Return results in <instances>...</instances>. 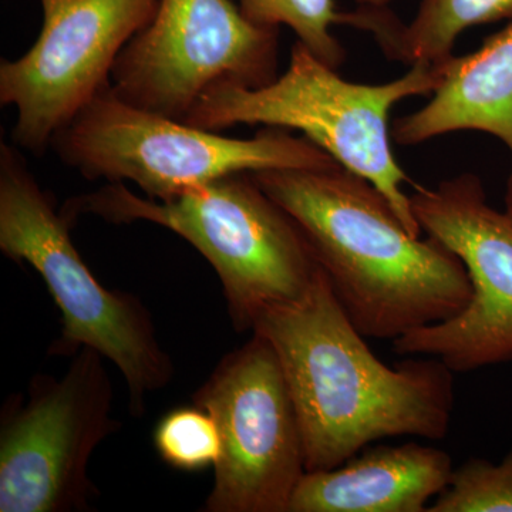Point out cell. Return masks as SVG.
<instances>
[{
	"instance_id": "cell-19",
	"label": "cell",
	"mask_w": 512,
	"mask_h": 512,
	"mask_svg": "<svg viewBox=\"0 0 512 512\" xmlns=\"http://www.w3.org/2000/svg\"><path fill=\"white\" fill-rule=\"evenodd\" d=\"M360 6H375V8H383V6H389L392 0H356Z\"/></svg>"
},
{
	"instance_id": "cell-7",
	"label": "cell",
	"mask_w": 512,
	"mask_h": 512,
	"mask_svg": "<svg viewBox=\"0 0 512 512\" xmlns=\"http://www.w3.org/2000/svg\"><path fill=\"white\" fill-rule=\"evenodd\" d=\"M99 352L82 348L60 379L33 376L0 416V512L89 511L99 495L89 464L121 429Z\"/></svg>"
},
{
	"instance_id": "cell-2",
	"label": "cell",
	"mask_w": 512,
	"mask_h": 512,
	"mask_svg": "<svg viewBox=\"0 0 512 512\" xmlns=\"http://www.w3.org/2000/svg\"><path fill=\"white\" fill-rule=\"evenodd\" d=\"M308 238L366 339L396 340L463 311L470 276L434 238L413 237L375 185L340 165L251 173Z\"/></svg>"
},
{
	"instance_id": "cell-6",
	"label": "cell",
	"mask_w": 512,
	"mask_h": 512,
	"mask_svg": "<svg viewBox=\"0 0 512 512\" xmlns=\"http://www.w3.org/2000/svg\"><path fill=\"white\" fill-rule=\"evenodd\" d=\"M50 148L87 180L130 181L160 201L227 175L336 161L284 128L265 127L252 138L225 137L131 106L110 87L57 134Z\"/></svg>"
},
{
	"instance_id": "cell-10",
	"label": "cell",
	"mask_w": 512,
	"mask_h": 512,
	"mask_svg": "<svg viewBox=\"0 0 512 512\" xmlns=\"http://www.w3.org/2000/svg\"><path fill=\"white\" fill-rule=\"evenodd\" d=\"M421 231L453 251L470 276V302L453 318L393 340L400 356H430L454 373L512 360V218L464 173L410 194Z\"/></svg>"
},
{
	"instance_id": "cell-3",
	"label": "cell",
	"mask_w": 512,
	"mask_h": 512,
	"mask_svg": "<svg viewBox=\"0 0 512 512\" xmlns=\"http://www.w3.org/2000/svg\"><path fill=\"white\" fill-rule=\"evenodd\" d=\"M62 212L72 225L96 215L111 224L150 222L185 239L217 272L232 325L241 332L271 306L302 298L322 269L298 222L251 173L164 201L138 197L123 183L104 185L70 198Z\"/></svg>"
},
{
	"instance_id": "cell-16",
	"label": "cell",
	"mask_w": 512,
	"mask_h": 512,
	"mask_svg": "<svg viewBox=\"0 0 512 512\" xmlns=\"http://www.w3.org/2000/svg\"><path fill=\"white\" fill-rule=\"evenodd\" d=\"M153 443L165 464L185 473L215 467L221 456L217 423L197 404L164 414L154 430Z\"/></svg>"
},
{
	"instance_id": "cell-8",
	"label": "cell",
	"mask_w": 512,
	"mask_h": 512,
	"mask_svg": "<svg viewBox=\"0 0 512 512\" xmlns=\"http://www.w3.org/2000/svg\"><path fill=\"white\" fill-rule=\"evenodd\" d=\"M278 60L279 29L251 22L231 0H160L120 53L110 89L131 106L184 121L218 84L275 82Z\"/></svg>"
},
{
	"instance_id": "cell-11",
	"label": "cell",
	"mask_w": 512,
	"mask_h": 512,
	"mask_svg": "<svg viewBox=\"0 0 512 512\" xmlns=\"http://www.w3.org/2000/svg\"><path fill=\"white\" fill-rule=\"evenodd\" d=\"M39 2L35 45L0 63V104L16 110L13 143L36 156L109 89L120 53L150 25L160 0Z\"/></svg>"
},
{
	"instance_id": "cell-12",
	"label": "cell",
	"mask_w": 512,
	"mask_h": 512,
	"mask_svg": "<svg viewBox=\"0 0 512 512\" xmlns=\"http://www.w3.org/2000/svg\"><path fill=\"white\" fill-rule=\"evenodd\" d=\"M453 470L447 451L416 441L367 446L338 467L306 471L289 512H427Z\"/></svg>"
},
{
	"instance_id": "cell-13",
	"label": "cell",
	"mask_w": 512,
	"mask_h": 512,
	"mask_svg": "<svg viewBox=\"0 0 512 512\" xmlns=\"http://www.w3.org/2000/svg\"><path fill=\"white\" fill-rule=\"evenodd\" d=\"M456 131L490 134L512 154V22L477 52L458 56L429 103L394 120L392 138L419 146Z\"/></svg>"
},
{
	"instance_id": "cell-1",
	"label": "cell",
	"mask_w": 512,
	"mask_h": 512,
	"mask_svg": "<svg viewBox=\"0 0 512 512\" xmlns=\"http://www.w3.org/2000/svg\"><path fill=\"white\" fill-rule=\"evenodd\" d=\"M251 332L272 346L284 372L306 471L338 467L382 439L447 436L456 403L453 370L430 356L384 365L323 269L302 298L266 309Z\"/></svg>"
},
{
	"instance_id": "cell-9",
	"label": "cell",
	"mask_w": 512,
	"mask_h": 512,
	"mask_svg": "<svg viewBox=\"0 0 512 512\" xmlns=\"http://www.w3.org/2000/svg\"><path fill=\"white\" fill-rule=\"evenodd\" d=\"M192 402L214 417L221 456L207 512H289L306 473L298 413L274 349L262 336L225 355Z\"/></svg>"
},
{
	"instance_id": "cell-4",
	"label": "cell",
	"mask_w": 512,
	"mask_h": 512,
	"mask_svg": "<svg viewBox=\"0 0 512 512\" xmlns=\"http://www.w3.org/2000/svg\"><path fill=\"white\" fill-rule=\"evenodd\" d=\"M457 59L413 64L392 82L363 84L343 79L338 69L296 40L288 67L275 82L256 89L218 84L198 100L184 123L218 133L238 124L301 131L375 185L407 231L420 238L423 231L403 190L410 178L393 154L390 113L403 100L436 92Z\"/></svg>"
},
{
	"instance_id": "cell-5",
	"label": "cell",
	"mask_w": 512,
	"mask_h": 512,
	"mask_svg": "<svg viewBox=\"0 0 512 512\" xmlns=\"http://www.w3.org/2000/svg\"><path fill=\"white\" fill-rule=\"evenodd\" d=\"M73 225L40 187L18 148L0 143V251L42 276L62 313L52 356L99 352L126 380L128 409L146 414L147 399L170 384L174 365L158 339L153 315L130 292L100 284L77 251Z\"/></svg>"
},
{
	"instance_id": "cell-15",
	"label": "cell",
	"mask_w": 512,
	"mask_h": 512,
	"mask_svg": "<svg viewBox=\"0 0 512 512\" xmlns=\"http://www.w3.org/2000/svg\"><path fill=\"white\" fill-rule=\"evenodd\" d=\"M239 9L251 22L265 28L292 29L298 42L329 64L339 69L346 59V50L332 32L333 25H342V12L335 0H238Z\"/></svg>"
},
{
	"instance_id": "cell-18",
	"label": "cell",
	"mask_w": 512,
	"mask_h": 512,
	"mask_svg": "<svg viewBox=\"0 0 512 512\" xmlns=\"http://www.w3.org/2000/svg\"><path fill=\"white\" fill-rule=\"evenodd\" d=\"M504 211L512 218V173L505 184Z\"/></svg>"
},
{
	"instance_id": "cell-17",
	"label": "cell",
	"mask_w": 512,
	"mask_h": 512,
	"mask_svg": "<svg viewBox=\"0 0 512 512\" xmlns=\"http://www.w3.org/2000/svg\"><path fill=\"white\" fill-rule=\"evenodd\" d=\"M427 512H512V447L500 463L470 458L454 468Z\"/></svg>"
},
{
	"instance_id": "cell-14",
	"label": "cell",
	"mask_w": 512,
	"mask_h": 512,
	"mask_svg": "<svg viewBox=\"0 0 512 512\" xmlns=\"http://www.w3.org/2000/svg\"><path fill=\"white\" fill-rule=\"evenodd\" d=\"M504 19H512V0H423L407 25L387 6H360L346 25L370 33L389 59L413 66L450 59L461 33Z\"/></svg>"
}]
</instances>
